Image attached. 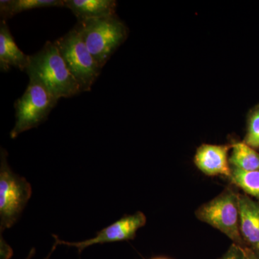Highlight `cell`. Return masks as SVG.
Wrapping results in <instances>:
<instances>
[{"label": "cell", "instance_id": "1", "mask_svg": "<svg viewBox=\"0 0 259 259\" xmlns=\"http://www.w3.org/2000/svg\"><path fill=\"white\" fill-rule=\"evenodd\" d=\"M25 72L38 78L59 100L81 93L79 85L70 72L54 42L47 41L38 52L30 55Z\"/></svg>", "mask_w": 259, "mask_h": 259}, {"label": "cell", "instance_id": "2", "mask_svg": "<svg viewBox=\"0 0 259 259\" xmlns=\"http://www.w3.org/2000/svg\"><path fill=\"white\" fill-rule=\"evenodd\" d=\"M74 28L102 69L128 35V29L117 14L78 20Z\"/></svg>", "mask_w": 259, "mask_h": 259}, {"label": "cell", "instance_id": "3", "mask_svg": "<svg viewBox=\"0 0 259 259\" xmlns=\"http://www.w3.org/2000/svg\"><path fill=\"white\" fill-rule=\"evenodd\" d=\"M28 76L30 81L25 93L14 103L15 124L10 132L11 139L45 122L59 100L38 78Z\"/></svg>", "mask_w": 259, "mask_h": 259}, {"label": "cell", "instance_id": "4", "mask_svg": "<svg viewBox=\"0 0 259 259\" xmlns=\"http://www.w3.org/2000/svg\"><path fill=\"white\" fill-rule=\"evenodd\" d=\"M0 163V231L10 228L18 221L32 195V187L26 179L12 171L8 153L1 148Z\"/></svg>", "mask_w": 259, "mask_h": 259}, {"label": "cell", "instance_id": "5", "mask_svg": "<svg viewBox=\"0 0 259 259\" xmlns=\"http://www.w3.org/2000/svg\"><path fill=\"white\" fill-rule=\"evenodd\" d=\"M239 194L234 187H227L212 200L199 206L194 214L199 221L226 235L233 243L244 248L240 232Z\"/></svg>", "mask_w": 259, "mask_h": 259}, {"label": "cell", "instance_id": "6", "mask_svg": "<svg viewBox=\"0 0 259 259\" xmlns=\"http://www.w3.org/2000/svg\"><path fill=\"white\" fill-rule=\"evenodd\" d=\"M65 64L79 85L81 93L91 91L101 74L99 66L74 28L54 41Z\"/></svg>", "mask_w": 259, "mask_h": 259}, {"label": "cell", "instance_id": "7", "mask_svg": "<svg viewBox=\"0 0 259 259\" xmlns=\"http://www.w3.org/2000/svg\"><path fill=\"white\" fill-rule=\"evenodd\" d=\"M146 224V216L144 212L138 211L134 214H125L118 221L97 232L95 238L83 241L67 242L59 239L56 235H53V237L56 239L54 245L56 246L62 244L75 247L79 250V254H81L85 248L91 245L134 240L137 231Z\"/></svg>", "mask_w": 259, "mask_h": 259}, {"label": "cell", "instance_id": "8", "mask_svg": "<svg viewBox=\"0 0 259 259\" xmlns=\"http://www.w3.org/2000/svg\"><path fill=\"white\" fill-rule=\"evenodd\" d=\"M231 149L232 144L201 145L196 151L194 164L207 176H224L228 179L231 175L229 162Z\"/></svg>", "mask_w": 259, "mask_h": 259}, {"label": "cell", "instance_id": "9", "mask_svg": "<svg viewBox=\"0 0 259 259\" xmlns=\"http://www.w3.org/2000/svg\"><path fill=\"white\" fill-rule=\"evenodd\" d=\"M240 232L244 247L259 250V202L239 194Z\"/></svg>", "mask_w": 259, "mask_h": 259}, {"label": "cell", "instance_id": "10", "mask_svg": "<svg viewBox=\"0 0 259 259\" xmlns=\"http://www.w3.org/2000/svg\"><path fill=\"white\" fill-rule=\"evenodd\" d=\"M30 61V55H26L19 49L14 37L5 20L0 23V69L7 72L12 67L25 72Z\"/></svg>", "mask_w": 259, "mask_h": 259}, {"label": "cell", "instance_id": "11", "mask_svg": "<svg viewBox=\"0 0 259 259\" xmlns=\"http://www.w3.org/2000/svg\"><path fill=\"white\" fill-rule=\"evenodd\" d=\"M64 8L69 9L78 20L105 18L117 14L115 0H64Z\"/></svg>", "mask_w": 259, "mask_h": 259}, {"label": "cell", "instance_id": "12", "mask_svg": "<svg viewBox=\"0 0 259 259\" xmlns=\"http://www.w3.org/2000/svg\"><path fill=\"white\" fill-rule=\"evenodd\" d=\"M49 8H64V0H1L0 16L6 21L23 12Z\"/></svg>", "mask_w": 259, "mask_h": 259}, {"label": "cell", "instance_id": "13", "mask_svg": "<svg viewBox=\"0 0 259 259\" xmlns=\"http://www.w3.org/2000/svg\"><path fill=\"white\" fill-rule=\"evenodd\" d=\"M229 157L230 164L244 171L259 170V153L244 142H234Z\"/></svg>", "mask_w": 259, "mask_h": 259}, {"label": "cell", "instance_id": "14", "mask_svg": "<svg viewBox=\"0 0 259 259\" xmlns=\"http://www.w3.org/2000/svg\"><path fill=\"white\" fill-rule=\"evenodd\" d=\"M231 177L228 178L232 185L243 191L244 194L259 202V170L244 171L231 166Z\"/></svg>", "mask_w": 259, "mask_h": 259}, {"label": "cell", "instance_id": "15", "mask_svg": "<svg viewBox=\"0 0 259 259\" xmlns=\"http://www.w3.org/2000/svg\"><path fill=\"white\" fill-rule=\"evenodd\" d=\"M243 142L259 150V104L253 107L247 116L246 133Z\"/></svg>", "mask_w": 259, "mask_h": 259}, {"label": "cell", "instance_id": "16", "mask_svg": "<svg viewBox=\"0 0 259 259\" xmlns=\"http://www.w3.org/2000/svg\"><path fill=\"white\" fill-rule=\"evenodd\" d=\"M219 259H245L243 248L240 245L232 243L226 253Z\"/></svg>", "mask_w": 259, "mask_h": 259}, {"label": "cell", "instance_id": "17", "mask_svg": "<svg viewBox=\"0 0 259 259\" xmlns=\"http://www.w3.org/2000/svg\"><path fill=\"white\" fill-rule=\"evenodd\" d=\"M245 259H259V250L252 249V248L244 247Z\"/></svg>", "mask_w": 259, "mask_h": 259}, {"label": "cell", "instance_id": "18", "mask_svg": "<svg viewBox=\"0 0 259 259\" xmlns=\"http://www.w3.org/2000/svg\"><path fill=\"white\" fill-rule=\"evenodd\" d=\"M56 245H54V246H53L52 249H51V250L50 253H49V254L48 255V256L47 257V258H45L44 259H51L50 257H51V253H52L53 251H54V250L56 249ZM35 248H32L31 250H30V253H29L28 258H25V259L31 258L34 255H35Z\"/></svg>", "mask_w": 259, "mask_h": 259}, {"label": "cell", "instance_id": "19", "mask_svg": "<svg viewBox=\"0 0 259 259\" xmlns=\"http://www.w3.org/2000/svg\"><path fill=\"white\" fill-rule=\"evenodd\" d=\"M149 259H171V258H167V257H165V256H155V257H152V258H151Z\"/></svg>", "mask_w": 259, "mask_h": 259}]
</instances>
